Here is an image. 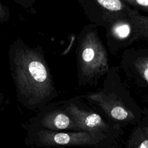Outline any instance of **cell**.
Listing matches in <instances>:
<instances>
[{
    "mask_svg": "<svg viewBox=\"0 0 148 148\" xmlns=\"http://www.w3.org/2000/svg\"><path fill=\"white\" fill-rule=\"evenodd\" d=\"M148 112L145 108L141 120L134 125L124 148H148Z\"/></svg>",
    "mask_w": 148,
    "mask_h": 148,
    "instance_id": "obj_8",
    "label": "cell"
},
{
    "mask_svg": "<svg viewBox=\"0 0 148 148\" xmlns=\"http://www.w3.org/2000/svg\"><path fill=\"white\" fill-rule=\"evenodd\" d=\"M113 32L118 38L124 39L130 35L131 32V27L126 23H120L114 26Z\"/></svg>",
    "mask_w": 148,
    "mask_h": 148,
    "instance_id": "obj_9",
    "label": "cell"
},
{
    "mask_svg": "<svg viewBox=\"0 0 148 148\" xmlns=\"http://www.w3.org/2000/svg\"><path fill=\"white\" fill-rule=\"evenodd\" d=\"M28 127L49 131H83L64 109L61 101L51 102L31 119Z\"/></svg>",
    "mask_w": 148,
    "mask_h": 148,
    "instance_id": "obj_6",
    "label": "cell"
},
{
    "mask_svg": "<svg viewBox=\"0 0 148 148\" xmlns=\"http://www.w3.org/2000/svg\"><path fill=\"white\" fill-rule=\"evenodd\" d=\"M4 15H5V11H4L3 8L1 5V4L0 3V17H3Z\"/></svg>",
    "mask_w": 148,
    "mask_h": 148,
    "instance_id": "obj_13",
    "label": "cell"
},
{
    "mask_svg": "<svg viewBox=\"0 0 148 148\" xmlns=\"http://www.w3.org/2000/svg\"><path fill=\"white\" fill-rule=\"evenodd\" d=\"M110 67L107 52L95 37L84 39L77 53V82L79 87L95 86Z\"/></svg>",
    "mask_w": 148,
    "mask_h": 148,
    "instance_id": "obj_5",
    "label": "cell"
},
{
    "mask_svg": "<svg viewBox=\"0 0 148 148\" xmlns=\"http://www.w3.org/2000/svg\"><path fill=\"white\" fill-rule=\"evenodd\" d=\"M120 68L129 82L139 88H148V57L146 54L124 56Z\"/></svg>",
    "mask_w": 148,
    "mask_h": 148,
    "instance_id": "obj_7",
    "label": "cell"
},
{
    "mask_svg": "<svg viewBox=\"0 0 148 148\" xmlns=\"http://www.w3.org/2000/svg\"><path fill=\"white\" fill-rule=\"evenodd\" d=\"M62 102L65 110L83 131L102 134L121 143L124 130L100 110L85 102L79 95Z\"/></svg>",
    "mask_w": 148,
    "mask_h": 148,
    "instance_id": "obj_4",
    "label": "cell"
},
{
    "mask_svg": "<svg viewBox=\"0 0 148 148\" xmlns=\"http://www.w3.org/2000/svg\"><path fill=\"white\" fill-rule=\"evenodd\" d=\"M133 2H135V3L140 6H142L143 8H145L146 9H147V5H148V0H131Z\"/></svg>",
    "mask_w": 148,
    "mask_h": 148,
    "instance_id": "obj_11",
    "label": "cell"
},
{
    "mask_svg": "<svg viewBox=\"0 0 148 148\" xmlns=\"http://www.w3.org/2000/svg\"><path fill=\"white\" fill-rule=\"evenodd\" d=\"M49 148H92V147H73V146H57L54 147H49Z\"/></svg>",
    "mask_w": 148,
    "mask_h": 148,
    "instance_id": "obj_12",
    "label": "cell"
},
{
    "mask_svg": "<svg viewBox=\"0 0 148 148\" xmlns=\"http://www.w3.org/2000/svg\"><path fill=\"white\" fill-rule=\"evenodd\" d=\"M28 145L39 148L73 146L92 148H123L121 143L102 134L86 131H49L28 127Z\"/></svg>",
    "mask_w": 148,
    "mask_h": 148,
    "instance_id": "obj_3",
    "label": "cell"
},
{
    "mask_svg": "<svg viewBox=\"0 0 148 148\" xmlns=\"http://www.w3.org/2000/svg\"><path fill=\"white\" fill-rule=\"evenodd\" d=\"M14 77L20 102L39 111L59 95L43 54L36 50L20 49L14 59Z\"/></svg>",
    "mask_w": 148,
    "mask_h": 148,
    "instance_id": "obj_1",
    "label": "cell"
},
{
    "mask_svg": "<svg viewBox=\"0 0 148 148\" xmlns=\"http://www.w3.org/2000/svg\"><path fill=\"white\" fill-rule=\"evenodd\" d=\"M105 75L101 87L79 96L88 105L100 110L123 129L136 124L141 120L144 110L123 83L119 68H110Z\"/></svg>",
    "mask_w": 148,
    "mask_h": 148,
    "instance_id": "obj_2",
    "label": "cell"
},
{
    "mask_svg": "<svg viewBox=\"0 0 148 148\" xmlns=\"http://www.w3.org/2000/svg\"><path fill=\"white\" fill-rule=\"evenodd\" d=\"M99 4L105 9L110 11H119L121 10L123 5L120 0H97Z\"/></svg>",
    "mask_w": 148,
    "mask_h": 148,
    "instance_id": "obj_10",
    "label": "cell"
}]
</instances>
